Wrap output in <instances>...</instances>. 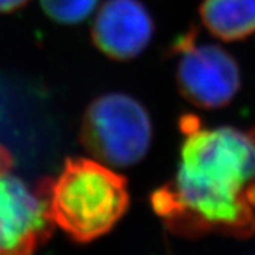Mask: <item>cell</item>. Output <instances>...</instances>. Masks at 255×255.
Listing matches in <instances>:
<instances>
[{"label":"cell","instance_id":"6da1fadb","mask_svg":"<svg viewBox=\"0 0 255 255\" xmlns=\"http://www.w3.org/2000/svg\"><path fill=\"white\" fill-rule=\"evenodd\" d=\"M184 140L173 182L152 194V206L180 233L219 231L248 236L255 217L248 189L255 182V128H201L183 117Z\"/></svg>","mask_w":255,"mask_h":255},{"label":"cell","instance_id":"7a4b0ae2","mask_svg":"<svg viewBox=\"0 0 255 255\" xmlns=\"http://www.w3.org/2000/svg\"><path fill=\"white\" fill-rule=\"evenodd\" d=\"M128 206L127 179L100 160H67L61 174L48 187L50 217L78 243L107 234Z\"/></svg>","mask_w":255,"mask_h":255},{"label":"cell","instance_id":"3957f363","mask_svg":"<svg viewBox=\"0 0 255 255\" xmlns=\"http://www.w3.org/2000/svg\"><path fill=\"white\" fill-rule=\"evenodd\" d=\"M80 139L97 160L114 167H129L147 155L153 124L140 101L124 92H110L88 105Z\"/></svg>","mask_w":255,"mask_h":255},{"label":"cell","instance_id":"277c9868","mask_svg":"<svg viewBox=\"0 0 255 255\" xmlns=\"http://www.w3.org/2000/svg\"><path fill=\"white\" fill-rule=\"evenodd\" d=\"M169 55L177 57L179 91L197 108H224L241 88V71L234 55L217 44L199 43L196 30L176 37Z\"/></svg>","mask_w":255,"mask_h":255},{"label":"cell","instance_id":"5b68a950","mask_svg":"<svg viewBox=\"0 0 255 255\" xmlns=\"http://www.w3.org/2000/svg\"><path fill=\"white\" fill-rule=\"evenodd\" d=\"M53 224L43 193L13 174L0 176V255H31Z\"/></svg>","mask_w":255,"mask_h":255},{"label":"cell","instance_id":"8992f818","mask_svg":"<svg viewBox=\"0 0 255 255\" xmlns=\"http://www.w3.org/2000/svg\"><path fill=\"white\" fill-rule=\"evenodd\" d=\"M153 34V17L140 0H107L91 28L95 47L117 61H129L142 54Z\"/></svg>","mask_w":255,"mask_h":255},{"label":"cell","instance_id":"52a82bcc","mask_svg":"<svg viewBox=\"0 0 255 255\" xmlns=\"http://www.w3.org/2000/svg\"><path fill=\"white\" fill-rule=\"evenodd\" d=\"M203 26L219 40L240 41L255 33V0H201Z\"/></svg>","mask_w":255,"mask_h":255},{"label":"cell","instance_id":"ba28073f","mask_svg":"<svg viewBox=\"0 0 255 255\" xmlns=\"http://www.w3.org/2000/svg\"><path fill=\"white\" fill-rule=\"evenodd\" d=\"M98 0H41V7L50 18L63 24H77L91 16Z\"/></svg>","mask_w":255,"mask_h":255},{"label":"cell","instance_id":"9c48e42d","mask_svg":"<svg viewBox=\"0 0 255 255\" xmlns=\"http://www.w3.org/2000/svg\"><path fill=\"white\" fill-rule=\"evenodd\" d=\"M11 166H13V157L10 152L6 147L0 146V176L9 173Z\"/></svg>","mask_w":255,"mask_h":255},{"label":"cell","instance_id":"30bf717a","mask_svg":"<svg viewBox=\"0 0 255 255\" xmlns=\"http://www.w3.org/2000/svg\"><path fill=\"white\" fill-rule=\"evenodd\" d=\"M28 0H0V13H11L23 7Z\"/></svg>","mask_w":255,"mask_h":255}]
</instances>
